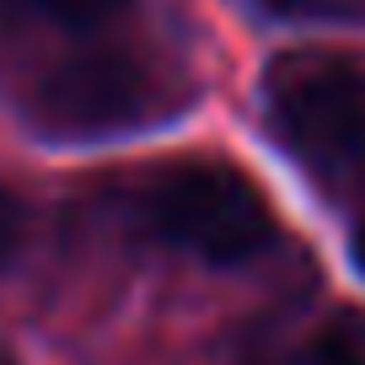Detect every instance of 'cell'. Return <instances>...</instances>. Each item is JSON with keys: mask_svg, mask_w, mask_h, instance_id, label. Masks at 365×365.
I'll list each match as a JSON object with an SVG mask.
<instances>
[{"mask_svg": "<svg viewBox=\"0 0 365 365\" xmlns=\"http://www.w3.org/2000/svg\"><path fill=\"white\" fill-rule=\"evenodd\" d=\"M263 11L274 16H307V11H322V0H258Z\"/></svg>", "mask_w": 365, "mask_h": 365, "instance_id": "7", "label": "cell"}, {"mask_svg": "<svg viewBox=\"0 0 365 365\" xmlns=\"http://www.w3.org/2000/svg\"><path fill=\"white\" fill-rule=\"evenodd\" d=\"M16 16H33V22L65 27V33H91V27L113 22L129 0H6Z\"/></svg>", "mask_w": 365, "mask_h": 365, "instance_id": "5", "label": "cell"}, {"mask_svg": "<svg viewBox=\"0 0 365 365\" xmlns=\"http://www.w3.org/2000/svg\"><path fill=\"white\" fill-rule=\"evenodd\" d=\"M140 226L172 252L215 269L252 263L274 242V210L247 172L226 161H178L140 182Z\"/></svg>", "mask_w": 365, "mask_h": 365, "instance_id": "2", "label": "cell"}, {"mask_svg": "<svg viewBox=\"0 0 365 365\" xmlns=\"http://www.w3.org/2000/svg\"><path fill=\"white\" fill-rule=\"evenodd\" d=\"M349 252H354V269L365 274V215H360V226H354V237H349Z\"/></svg>", "mask_w": 365, "mask_h": 365, "instance_id": "8", "label": "cell"}, {"mask_svg": "<svg viewBox=\"0 0 365 365\" xmlns=\"http://www.w3.org/2000/svg\"><path fill=\"white\" fill-rule=\"evenodd\" d=\"M167 108L156 70L129 48H86L48 70L27 97V113L54 140H108L150 124Z\"/></svg>", "mask_w": 365, "mask_h": 365, "instance_id": "3", "label": "cell"}, {"mask_svg": "<svg viewBox=\"0 0 365 365\" xmlns=\"http://www.w3.org/2000/svg\"><path fill=\"white\" fill-rule=\"evenodd\" d=\"M274 140L328 182L365 178V65L333 48H285L263 70Z\"/></svg>", "mask_w": 365, "mask_h": 365, "instance_id": "1", "label": "cell"}, {"mask_svg": "<svg viewBox=\"0 0 365 365\" xmlns=\"http://www.w3.org/2000/svg\"><path fill=\"white\" fill-rule=\"evenodd\" d=\"M22 242H27V205L11 188H0V269L22 252Z\"/></svg>", "mask_w": 365, "mask_h": 365, "instance_id": "6", "label": "cell"}, {"mask_svg": "<svg viewBox=\"0 0 365 365\" xmlns=\"http://www.w3.org/2000/svg\"><path fill=\"white\" fill-rule=\"evenodd\" d=\"M252 365H365V312H328Z\"/></svg>", "mask_w": 365, "mask_h": 365, "instance_id": "4", "label": "cell"}, {"mask_svg": "<svg viewBox=\"0 0 365 365\" xmlns=\"http://www.w3.org/2000/svg\"><path fill=\"white\" fill-rule=\"evenodd\" d=\"M0 365H16V360H11V354H0Z\"/></svg>", "mask_w": 365, "mask_h": 365, "instance_id": "9", "label": "cell"}]
</instances>
